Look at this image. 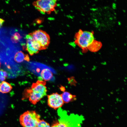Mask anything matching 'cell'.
<instances>
[{"label": "cell", "instance_id": "8fae6325", "mask_svg": "<svg viewBox=\"0 0 127 127\" xmlns=\"http://www.w3.org/2000/svg\"><path fill=\"white\" fill-rule=\"evenodd\" d=\"M102 46V43L95 39L87 48L91 52H95L99 50Z\"/></svg>", "mask_w": 127, "mask_h": 127}, {"label": "cell", "instance_id": "9a60e30c", "mask_svg": "<svg viewBox=\"0 0 127 127\" xmlns=\"http://www.w3.org/2000/svg\"><path fill=\"white\" fill-rule=\"evenodd\" d=\"M36 127H50L49 124L43 120H40Z\"/></svg>", "mask_w": 127, "mask_h": 127}, {"label": "cell", "instance_id": "5b68a950", "mask_svg": "<svg viewBox=\"0 0 127 127\" xmlns=\"http://www.w3.org/2000/svg\"><path fill=\"white\" fill-rule=\"evenodd\" d=\"M33 39L40 45L41 50L47 48L50 42L48 35L45 32L40 30H36L30 34Z\"/></svg>", "mask_w": 127, "mask_h": 127}, {"label": "cell", "instance_id": "8992f818", "mask_svg": "<svg viewBox=\"0 0 127 127\" xmlns=\"http://www.w3.org/2000/svg\"><path fill=\"white\" fill-rule=\"evenodd\" d=\"M26 40V49L31 55L37 53L41 50L40 45L33 38L30 34L27 35Z\"/></svg>", "mask_w": 127, "mask_h": 127}, {"label": "cell", "instance_id": "2e32d148", "mask_svg": "<svg viewBox=\"0 0 127 127\" xmlns=\"http://www.w3.org/2000/svg\"><path fill=\"white\" fill-rule=\"evenodd\" d=\"M7 77L6 72L3 69L0 70V80L4 81Z\"/></svg>", "mask_w": 127, "mask_h": 127}, {"label": "cell", "instance_id": "5bb4252c", "mask_svg": "<svg viewBox=\"0 0 127 127\" xmlns=\"http://www.w3.org/2000/svg\"><path fill=\"white\" fill-rule=\"evenodd\" d=\"M60 95L64 103H67L75 99V96L72 95L68 92L64 91Z\"/></svg>", "mask_w": 127, "mask_h": 127}, {"label": "cell", "instance_id": "3957f363", "mask_svg": "<svg viewBox=\"0 0 127 127\" xmlns=\"http://www.w3.org/2000/svg\"><path fill=\"white\" fill-rule=\"evenodd\" d=\"M40 118V115L35 111H28L20 115L19 120L23 127H36Z\"/></svg>", "mask_w": 127, "mask_h": 127}, {"label": "cell", "instance_id": "9c48e42d", "mask_svg": "<svg viewBox=\"0 0 127 127\" xmlns=\"http://www.w3.org/2000/svg\"><path fill=\"white\" fill-rule=\"evenodd\" d=\"M46 84L45 81L38 80L33 83L30 88L32 91L40 93L45 96L47 91Z\"/></svg>", "mask_w": 127, "mask_h": 127}, {"label": "cell", "instance_id": "30bf717a", "mask_svg": "<svg viewBox=\"0 0 127 127\" xmlns=\"http://www.w3.org/2000/svg\"><path fill=\"white\" fill-rule=\"evenodd\" d=\"M14 59L16 62L18 63L22 62L24 60L29 61L30 60L28 55L25 54L21 51H18L16 53L14 57Z\"/></svg>", "mask_w": 127, "mask_h": 127}, {"label": "cell", "instance_id": "e0dca14e", "mask_svg": "<svg viewBox=\"0 0 127 127\" xmlns=\"http://www.w3.org/2000/svg\"><path fill=\"white\" fill-rule=\"evenodd\" d=\"M4 22V20L3 19L0 18V28L2 26Z\"/></svg>", "mask_w": 127, "mask_h": 127}, {"label": "cell", "instance_id": "6da1fadb", "mask_svg": "<svg viewBox=\"0 0 127 127\" xmlns=\"http://www.w3.org/2000/svg\"><path fill=\"white\" fill-rule=\"evenodd\" d=\"M91 17L93 25L100 30H105L110 28L115 21L114 11L107 6L92 8Z\"/></svg>", "mask_w": 127, "mask_h": 127}, {"label": "cell", "instance_id": "ac0fdd59", "mask_svg": "<svg viewBox=\"0 0 127 127\" xmlns=\"http://www.w3.org/2000/svg\"><path fill=\"white\" fill-rule=\"evenodd\" d=\"M60 89L62 91H64V87H62L60 88Z\"/></svg>", "mask_w": 127, "mask_h": 127}, {"label": "cell", "instance_id": "277c9868", "mask_svg": "<svg viewBox=\"0 0 127 127\" xmlns=\"http://www.w3.org/2000/svg\"><path fill=\"white\" fill-rule=\"evenodd\" d=\"M56 0H39L34 2V5L42 13H49L54 9L56 5Z\"/></svg>", "mask_w": 127, "mask_h": 127}, {"label": "cell", "instance_id": "7c38bea8", "mask_svg": "<svg viewBox=\"0 0 127 127\" xmlns=\"http://www.w3.org/2000/svg\"><path fill=\"white\" fill-rule=\"evenodd\" d=\"M41 77H40L39 80L43 79L45 81H48L51 79L53 76L52 72L48 69H44L41 71Z\"/></svg>", "mask_w": 127, "mask_h": 127}, {"label": "cell", "instance_id": "7a4b0ae2", "mask_svg": "<svg viewBox=\"0 0 127 127\" xmlns=\"http://www.w3.org/2000/svg\"><path fill=\"white\" fill-rule=\"evenodd\" d=\"M95 39L93 32L79 29L75 34L74 42L85 52L88 50V47Z\"/></svg>", "mask_w": 127, "mask_h": 127}, {"label": "cell", "instance_id": "ba28073f", "mask_svg": "<svg viewBox=\"0 0 127 127\" xmlns=\"http://www.w3.org/2000/svg\"><path fill=\"white\" fill-rule=\"evenodd\" d=\"M51 127H75L74 121L71 115H66L63 119L61 118L54 123Z\"/></svg>", "mask_w": 127, "mask_h": 127}, {"label": "cell", "instance_id": "4fadbf2b", "mask_svg": "<svg viewBox=\"0 0 127 127\" xmlns=\"http://www.w3.org/2000/svg\"><path fill=\"white\" fill-rule=\"evenodd\" d=\"M12 87L8 83L4 81L0 84V92L2 93H7L12 90Z\"/></svg>", "mask_w": 127, "mask_h": 127}, {"label": "cell", "instance_id": "52a82bcc", "mask_svg": "<svg viewBox=\"0 0 127 127\" xmlns=\"http://www.w3.org/2000/svg\"><path fill=\"white\" fill-rule=\"evenodd\" d=\"M48 105L55 109L61 107L64 104L60 95L57 93L48 95Z\"/></svg>", "mask_w": 127, "mask_h": 127}]
</instances>
